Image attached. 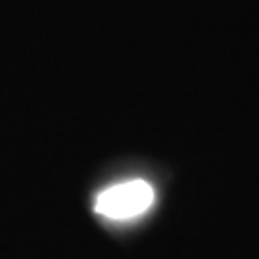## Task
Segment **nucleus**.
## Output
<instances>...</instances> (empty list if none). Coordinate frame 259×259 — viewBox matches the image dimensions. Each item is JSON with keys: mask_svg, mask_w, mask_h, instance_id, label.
Listing matches in <instances>:
<instances>
[{"mask_svg": "<svg viewBox=\"0 0 259 259\" xmlns=\"http://www.w3.org/2000/svg\"><path fill=\"white\" fill-rule=\"evenodd\" d=\"M154 204V188L146 181H127L108 186L96 196L94 211L111 221H127L146 213Z\"/></svg>", "mask_w": 259, "mask_h": 259, "instance_id": "f257e3e1", "label": "nucleus"}]
</instances>
